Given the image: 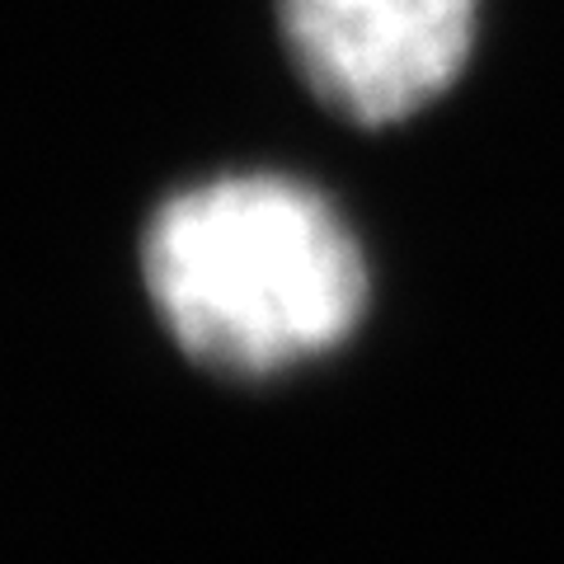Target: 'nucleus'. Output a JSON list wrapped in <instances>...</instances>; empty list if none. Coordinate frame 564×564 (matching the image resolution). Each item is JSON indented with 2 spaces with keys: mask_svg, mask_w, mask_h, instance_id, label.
I'll list each match as a JSON object with an SVG mask.
<instances>
[{
  "mask_svg": "<svg viewBox=\"0 0 564 564\" xmlns=\"http://www.w3.org/2000/svg\"><path fill=\"white\" fill-rule=\"evenodd\" d=\"M141 278L170 339L226 377L321 358L367 311V259L339 207L273 170L165 198L141 236Z\"/></svg>",
  "mask_w": 564,
  "mask_h": 564,
  "instance_id": "nucleus-1",
  "label": "nucleus"
},
{
  "mask_svg": "<svg viewBox=\"0 0 564 564\" xmlns=\"http://www.w3.org/2000/svg\"><path fill=\"white\" fill-rule=\"evenodd\" d=\"M480 0H278L311 95L358 128L404 122L462 76Z\"/></svg>",
  "mask_w": 564,
  "mask_h": 564,
  "instance_id": "nucleus-2",
  "label": "nucleus"
}]
</instances>
